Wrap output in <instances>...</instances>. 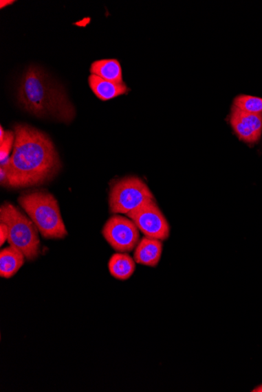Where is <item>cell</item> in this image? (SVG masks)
<instances>
[{
    "mask_svg": "<svg viewBox=\"0 0 262 392\" xmlns=\"http://www.w3.org/2000/svg\"><path fill=\"white\" fill-rule=\"evenodd\" d=\"M13 154L5 165L9 188L41 186L58 175L61 163L52 139L45 133L25 124L14 126Z\"/></svg>",
    "mask_w": 262,
    "mask_h": 392,
    "instance_id": "6da1fadb",
    "label": "cell"
},
{
    "mask_svg": "<svg viewBox=\"0 0 262 392\" xmlns=\"http://www.w3.org/2000/svg\"><path fill=\"white\" fill-rule=\"evenodd\" d=\"M18 99L25 111L37 117H52L68 124L76 115L64 89L36 66H30L22 77Z\"/></svg>",
    "mask_w": 262,
    "mask_h": 392,
    "instance_id": "7a4b0ae2",
    "label": "cell"
},
{
    "mask_svg": "<svg viewBox=\"0 0 262 392\" xmlns=\"http://www.w3.org/2000/svg\"><path fill=\"white\" fill-rule=\"evenodd\" d=\"M18 200L43 238L57 240L68 236L58 200L54 195L45 190H38L21 194Z\"/></svg>",
    "mask_w": 262,
    "mask_h": 392,
    "instance_id": "3957f363",
    "label": "cell"
},
{
    "mask_svg": "<svg viewBox=\"0 0 262 392\" xmlns=\"http://www.w3.org/2000/svg\"><path fill=\"white\" fill-rule=\"evenodd\" d=\"M0 222L8 227V242L20 250L29 261L37 259L41 253V240L35 223L15 206L5 203L0 208Z\"/></svg>",
    "mask_w": 262,
    "mask_h": 392,
    "instance_id": "277c9868",
    "label": "cell"
},
{
    "mask_svg": "<svg viewBox=\"0 0 262 392\" xmlns=\"http://www.w3.org/2000/svg\"><path fill=\"white\" fill-rule=\"evenodd\" d=\"M152 200H155L154 196L142 179L136 176L125 177L111 188L110 212L127 216Z\"/></svg>",
    "mask_w": 262,
    "mask_h": 392,
    "instance_id": "5b68a950",
    "label": "cell"
},
{
    "mask_svg": "<svg viewBox=\"0 0 262 392\" xmlns=\"http://www.w3.org/2000/svg\"><path fill=\"white\" fill-rule=\"evenodd\" d=\"M131 218L114 215L102 229V235L111 248L119 253H129L140 242V232Z\"/></svg>",
    "mask_w": 262,
    "mask_h": 392,
    "instance_id": "8992f818",
    "label": "cell"
},
{
    "mask_svg": "<svg viewBox=\"0 0 262 392\" xmlns=\"http://www.w3.org/2000/svg\"><path fill=\"white\" fill-rule=\"evenodd\" d=\"M127 217L135 225L144 237L164 242L170 237L171 228L166 218L162 214L155 200L149 201L140 208L131 212Z\"/></svg>",
    "mask_w": 262,
    "mask_h": 392,
    "instance_id": "52a82bcc",
    "label": "cell"
},
{
    "mask_svg": "<svg viewBox=\"0 0 262 392\" xmlns=\"http://www.w3.org/2000/svg\"><path fill=\"white\" fill-rule=\"evenodd\" d=\"M163 252V244L157 239L143 238L137 245L133 260L138 264L157 267Z\"/></svg>",
    "mask_w": 262,
    "mask_h": 392,
    "instance_id": "ba28073f",
    "label": "cell"
},
{
    "mask_svg": "<svg viewBox=\"0 0 262 392\" xmlns=\"http://www.w3.org/2000/svg\"><path fill=\"white\" fill-rule=\"evenodd\" d=\"M88 81L93 93L103 102H107V100L127 94L130 91L125 83L120 84L106 81L96 75H91L89 77Z\"/></svg>",
    "mask_w": 262,
    "mask_h": 392,
    "instance_id": "9c48e42d",
    "label": "cell"
},
{
    "mask_svg": "<svg viewBox=\"0 0 262 392\" xmlns=\"http://www.w3.org/2000/svg\"><path fill=\"white\" fill-rule=\"evenodd\" d=\"M25 259L24 254L13 246L3 249L0 252V277H13L24 265Z\"/></svg>",
    "mask_w": 262,
    "mask_h": 392,
    "instance_id": "30bf717a",
    "label": "cell"
},
{
    "mask_svg": "<svg viewBox=\"0 0 262 392\" xmlns=\"http://www.w3.org/2000/svg\"><path fill=\"white\" fill-rule=\"evenodd\" d=\"M135 261L127 253L114 254L109 262V270L111 277L119 281H127L135 271Z\"/></svg>",
    "mask_w": 262,
    "mask_h": 392,
    "instance_id": "8fae6325",
    "label": "cell"
},
{
    "mask_svg": "<svg viewBox=\"0 0 262 392\" xmlns=\"http://www.w3.org/2000/svg\"><path fill=\"white\" fill-rule=\"evenodd\" d=\"M91 75H96L106 81L124 84L120 64L116 59L94 61L91 67Z\"/></svg>",
    "mask_w": 262,
    "mask_h": 392,
    "instance_id": "7c38bea8",
    "label": "cell"
},
{
    "mask_svg": "<svg viewBox=\"0 0 262 392\" xmlns=\"http://www.w3.org/2000/svg\"><path fill=\"white\" fill-rule=\"evenodd\" d=\"M230 122L234 132L241 141L247 143H258L260 138L252 128L249 127L246 123L239 119L235 111L231 108Z\"/></svg>",
    "mask_w": 262,
    "mask_h": 392,
    "instance_id": "4fadbf2b",
    "label": "cell"
},
{
    "mask_svg": "<svg viewBox=\"0 0 262 392\" xmlns=\"http://www.w3.org/2000/svg\"><path fill=\"white\" fill-rule=\"evenodd\" d=\"M233 105L239 110L248 113H262V98L248 96V95H239L233 100Z\"/></svg>",
    "mask_w": 262,
    "mask_h": 392,
    "instance_id": "5bb4252c",
    "label": "cell"
},
{
    "mask_svg": "<svg viewBox=\"0 0 262 392\" xmlns=\"http://www.w3.org/2000/svg\"><path fill=\"white\" fill-rule=\"evenodd\" d=\"M232 108L234 111H235L239 119L246 123V124L249 127L252 128L254 132L257 134L259 137H261L262 132V113H248V112H244L239 110L234 105H232Z\"/></svg>",
    "mask_w": 262,
    "mask_h": 392,
    "instance_id": "9a60e30c",
    "label": "cell"
},
{
    "mask_svg": "<svg viewBox=\"0 0 262 392\" xmlns=\"http://www.w3.org/2000/svg\"><path fill=\"white\" fill-rule=\"evenodd\" d=\"M15 132L5 131L4 136L0 138V165H5L10 160V153L14 147Z\"/></svg>",
    "mask_w": 262,
    "mask_h": 392,
    "instance_id": "2e32d148",
    "label": "cell"
},
{
    "mask_svg": "<svg viewBox=\"0 0 262 392\" xmlns=\"http://www.w3.org/2000/svg\"><path fill=\"white\" fill-rule=\"evenodd\" d=\"M9 231L6 224L0 222V245L3 246L8 240Z\"/></svg>",
    "mask_w": 262,
    "mask_h": 392,
    "instance_id": "e0dca14e",
    "label": "cell"
},
{
    "mask_svg": "<svg viewBox=\"0 0 262 392\" xmlns=\"http://www.w3.org/2000/svg\"><path fill=\"white\" fill-rule=\"evenodd\" d=\"M14 1H10V0H1L0 1V8L3 9L4 7H7L8 5L12 4Z\"/></svg>",
    "mask_w": 262,
    "mask_h": 392,
    "instance_id": "ac0fdd59",
    "label": "cell"
},
{
    "mask_svg": "<svg viewBox=\"0 0 262 392\" xmlns=\"http://www.w3.org/2000/svg\"><path fill=\"white\" fill-rule=\"evenodd\" d=\"M253 391H254V392H262V384L259 386L258 388H256Z\"/></svg>",
    "mask_w": 262,
    "mask_h": 392,
    "instance_id": "d6986e66",
    "label": "cell"
}]
</instances>
